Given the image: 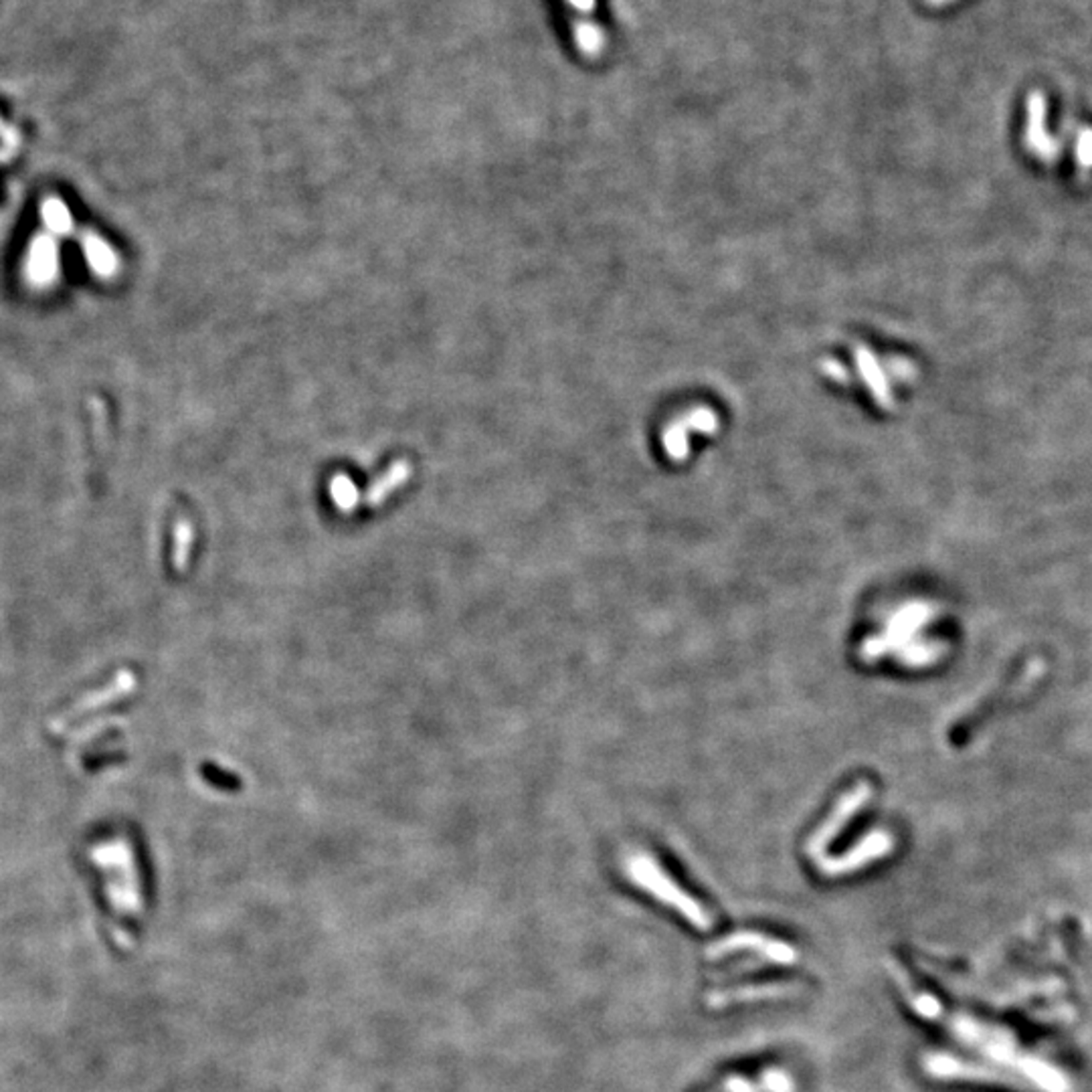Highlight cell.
<instances>
[{"label":"cell","instance_id":"30bf717a","mask_svg":"<svg viewBox=\"0 0 1092 1092\" xmlns=\"http://www.w3.org/2000/svg\"><path fill=\"white\" fill-rule=\"evenodd\" d=\"M1076 163H1079L1081 170H1092V127L1081 130L1079 140H1076Z\"/></svg>","mask_w":1092,"mask_h":1092},{"label":"cell","instance_id":"ba28073f","mask_svg":"<svg viewBox=\"0 0 1092 1092\" xmlns=\"http://www.w3.org/2000/svg\"><path fill=\"white\" fill-rule=\"evenodd\" d=\"M937 653H939V646L925 644V641H912L910 646L901 650L898 660H901L903 664H908V666H926V664L937 660Z\"/></svg>","mask_w":1092,"mask_h":1092},{"label":"cell","instance_id":"277c9868","mask_svg":"<svg viewBox=\"0 0 1092 1092\" xmlns=\"http://www.w3.org/2000/svg\"><path fill=\"white\" fill-rule=\"evenodd\" d=\"M870 797H872V785L868 781H858L852 790L846 791L838 799L836 808H833L831 813L824 819V824L813 831V836L808 842V854L815 858L822 856L826 852V848L838 838V833L852 822V817L870 801Z\"/></svg>","mask_w":1092,"mask_h":1092},{"label":"cell","instance_id":"52a82bcc","mask_svg":"<svg viewBox=\"0 0 1092 1092\" xmlns=\"http://www.w3.org/2000/svg\"><path fill=\"white\" fill-rule=\"evenodd\" d=\"M411 476H413V465L407 459H397L391 468L364 492V497H362L364 504L371 506V508L380 506L384 500H389L395 490L403 488L411 479Z\"/></svg>","mask_w":1092,"mask_h":1092},{"label":"cell","instance_id":"7a4b0ae2","mask_svg":"<svg viewBox=\"0 0 1092 1092\" xmlns=\"http://www.w3.org/2000/svg\"><path fill=\"white\" fill-rule=\"evenodd\" d=\"M933 615V609L923 603H912L898 609L888 619L887 630L880 635H872L862 644L860 655L864 662H876L882 655L890 652H901L914 641L923 625Z\"/></svg>","mask_w":1092,"mask_h":1092},{"label":"cell","instance_id":"5b68a950","mask_svg":"<svg viewBox=\"0 0 1092 1092\" xmlns=\"http://www.w3.org/2000/svg\"><path fill=\"white\" fill-rule=\"evenodd\" d=\"M894 844H896V840L890 831H887V829L870 831L868 836H866L860 844H856L852 849H848L844 856L819 860V870L828 876L849 874V872L864 868L866 864L888 856L894 849Z\"/></svg>","mask_w":1092,"mask_h":1092},{"label":"cell","instance_id":"6da1fadb","mask_svg":"<svg viewBox=\"0 0 1092 1092\" xmlns=\"http://www.w3.org/2000/svg\"><path fill=\"white\" fill-rule=\"evenodd\" d=\"M91 860L106 874L107 901L118 917H136L142 912V885L132 848L124 840L107 842L91 849Z\"/></svg>","mask_w":1092,"mask_h":1092},{"label":"cell","instance_id":"8fae6325","mask_svg":"<svg viewBox=\"0 0 1092 1092\" xmlns=\"http://www.w3.org/2000/svg\"><path fill=\"white\" fill-rule=\"evenodd\" d=\"M925 3L930 5V7H937V9H939V7H946V5L955 3V0H925Z\"/></svg>","mask_w":1092,"mask_h":1092},{"label":"cell","instance_id":"3957f363","mask_svg":"<svg viewBox=\"0 0 1092 1092\" xmlns=\"http://www.w3.org/2000/svg\"><path fill=\"white\" fill-rule=\"evenodd\" d=\"M628 872L635 880V885L653 892L660 901H666L668 905L680 908L686 917L692 919L696 925L706 926L711 923L709 914L700 908L694 898H690L682 888L673 885V882L657 868V864L652 858L646 856L634 858L628 866Z\"/></svg>","mask_w":1092,"mask_h":1092},{"label":"cell","instance_id":"9c48e42d","mask_svg":"<svg viewBox=\"0 0 1092 1092\" xmlns=\"http://www.w3.org/2000/svg\"><path fill=\"white\" fill-rule=\"evenodd\" d=\"M192 549V526L188 520L176 524L174 530V567L185 569Z\"/></svg>","mask_w":1092,"mask_h":1092},{"label":"cell","instance_id":"8992f818","mask_svg":"<svg viewBox=\"0 0 1092 1092\" xmlns=\"http://www.w3.org/2000/svg\"><path fill=\"white\" fill-rule=\"evenodd\" d=\"M1027 124H1025V144L1043 163H1054L1060 146L1046 132V98L1040 91L1027 95Z\"/></svg>","mask_w":1092,"mask_h":1092}]
</instances>
